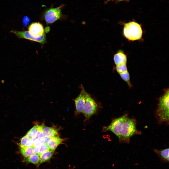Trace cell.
Masks as SVG:
<instances>
[{
    "label": "cell",
    "instance_id": "obj_29",
    "mask_svg": "<svg viewBox=\"0 0 169 169\" xmlns=\"http://www.w3.org/2000/svg\"><path fill=\"white\" fill-rule=\"evenodd\" d=\"M124 0H118V1H119Z\"/></svg>",
    "mask_w": 169,
    "mask_h": 169
},
{
    "label": "cell",
    "instance_id": "obj_10",
    "mask_svg": "<svg viewBox=\"0 0 169 169\" xmlns=\"http://www.w3.org/2000/svg\"><path fill=\"white\" fill-rule=\"evenodd\" d=\"M154 152L159 157L163 162H167L169 161V148H167L161 150L154 149Z\"/></svg>",
    "mask_w": 169,
    "mask_h": 169
},
{
    "label": "cell",
    "instance_id": "obj_5",
    "mask_svg": "<svg viewBox=\"0 0 169 169\" xmlns=\"http://www.w3.org/2000/svg\"><path fill=\"white\" fill-rule=\"evenodd\" d=\"M97 108V105L95 101L87 92L85 103L83 111L85 120L88 119L93 115L96 111Z\"/></svg>",
    "mask_w": 169,
    "mask_h": 169
},
{
    "label": "cell",
    "instance_id": "obj_25",
    "mask_svg": "<svg viewBox=\"0 0 169 169\" xmlns=\"http://www.w3.org/2000/svg\"><path fill=\"white\" fill-rule=\"evenodd\" d=\"M33 141L31 138H29L24 147H29L33 146Z\"/></svg>",
    "mask_w": 169,
    "mask_h": 169
},
{
    "label": "cell",
    "instance_id": "obj_24",
    "mask_svg": "<svg viewBox=\"0 0 169 169\" xmlns=\"http://www.w3.org/2000/svg\"><path fill=\"white\" fill-rule=\"evenodd\" d=\"M30 19L27 16H24L23 18V22L24 26H27L29 23Z\"/></svg>",
    "mask_w": 169,
    "mask_h": 169
},
{
    "label": "cell",
    "instance_id": "obj_8",
    "mask_svg": "<svg viewBox=\"0 0 169 169\" xmlns=\"http://www.w3.org/2000/svg\"><path fill=\"white\" fill-rule=\"evenodd\" d=\"M86 93L82 87L80 94L74 99L76 112L77 114L83 112L86 101Z\"/></svg>",
    "mask_w": 169,
    "mask_h": 169
},
{
    "label": "cell",
    "instance_id": "obj_22",
    "mask_svg": "<svg viewBox=\"0 0 169 169\" xmlns=\"http://www.w3.org/2000/svg\"><path fill=\"white\" fill-rule=\"evenodd\" d=\"M45 126L44 124L38 125L36 137L38 138L43 137L42 130Z\"/></svg>",
    "mask_w": 169,
    "mask_h": 169
},
{
    "label": "cell",
    "instance_id": "obj_12",
    "mask_svg": "<svg viewBox=\"0 0 169 169\" xmlns=\"http://www.w3.org/2000/svg\"><path fill=\"white\" fill-rule=\"evenodd\" d=\"M43 136L51 137H59L58 131L54 127H45L42 130Z\"/></svg>",
    "mask_w": 169,
    "mask_h": 169
},
{
    "label": "cell",
    "instance_id": "obj_9",
    "mask_svg": "<svg viewBox=\"0 0 169 169\" xmlns=\"http://www.w3.org/2000/svg\"><path fill=\"white\" fill-rule=\"evenodd\" d=\"M28 29L30 34L35 38L41 37L45 32L42 25L39 22L32 23L29 27Z\"/></svg>",
    "mask_w": 169,
    "mask_h": 169
},
{
    "label": "cell",
    "instance_id": "obj_15",
    "mask_svg": "<svg viewBox=\"0 0 169 169\" xmlns=\"http://www.w3.org/2000/svg\"><path fill=\"white\" fill-rule=\"evenodd\" d=\"M39 160L40 156L38 154H33L30 156L25 157L23 161L38 165Z\"/></svg>",
    "mask_w": 169,
    "mask_h": 169
},
{
    "label": "cell",
    "instance_id": "obj_4",
    "mask_svg": "<svg viewBox=\"0 0 169 169\" xmlns=\"http://www.w3.org/2000/svg\"><path fill=\"white\" fill-rule=\"evenodd\" d=\"M127 117V115L125 114L114 119L108 126L103 127V131H110L112 132L117 136L119 140L123 123Z\"/></svg>",
    "mask_w": 169,
    "mask_h": 169
},
{
    "label": "cell",
    "instance_id": "obj_19",
    "mask_svg": "<svg viewBox=\"0 0 169 169\" xmlns=\"http://www.w3.org/2000/svg\"><path fill=\"white\" fill-rule=\"evenodd\" d=\"M116 69L119 74L128 71L126 64H120L116 65Z\"/></svg>",
    "mask_w": 169,
    "mask_h": 169
},
{
    "label": "cell",
    "instance_id": "obj_21",
    "mask_svg": "<svg viewBox=\"0 0 169 169\" xmlns=\"http://www.w3.org/2000/svg\"><path fill=\"white\" fill-rule=\"evenodd\" d=\"M49 150L47 144L44 143L39 146L38 154L40 156L42 154Z\"/></svg>",
    "mask_w": 169,
    "mask_h": 169
},
{
    "label": "cell",
    "instance_id": "obj_11",
    "mask_svg": "<svg viewBox=\"0 0 169 169\" xmlns=\"http://www.w3.org/2000/svg\"><path fill=\"white\" fill-rule=\"evenodd\" d=\"M64 140L59 137H52L47 143L49 150L54 151L58 146Z\"/></svg>",
    "mask_w": 169,
    "mask_h": 169
},
{
    "label": "cell",
    "instance_id": "obj_1",
    "mask_svg": "<svg viewBox=\"0 0 169 169\" xmlns=\"http://www.w3.org/2000/svg\"><path fill=\"white\" fill-rule=\"evenodd\" d=\"M169 90H165L160 98L157 109L156 115L158 122L160 123L169 122Z\"/></svg>",
    "mask_w": 169,
    "mask_h": 169
},
{
    "label": "cell",
    "instance_id": "obj_18",
    "mask_svg": "<svg viewBox=\"0 0 169 169\" xmlns=\"http://www.w3.org/2000/svg\"><path fill=\"white\" fill-rule=\"evenodd\" d=\"M38 125H36L30 129L27 133L26 135L29 138L36 137Z\"/></svg>",
    "mask_w": 169,
    "mask_h": 169
},
{
    "label": "cell",
    "instance_id": "obj_20",
    "mask_svg": "<svg viewBox=\"0 0 169 169\" xmlns=\"http://www.w3.org/2000/svg\"><path fill=\"white\" fill-rule=\"evenodd\" d=\"M45 139L44 136L37 138L34 142L33 146L34 147L39 146L41 145L44 143Z\"/></svg>",
    "mask_w": 169,
    "mask_h": 169
},
{
    "label": "cell",
    "instance_id": "obj_17",
    "mask_svg": "<svg viewBox=\"0 0 169 169\" xmlns=\"http://www.w3.org/2000/svg\"><path fill=\"white\" fill-rule=\"evenodd\" d=\"M119 74L122 78L127 83L128 85L130 87H131L130 75L128 71L121 73Z\"/></svg>",
    "mask_w": 169,
    "mask_h": 169
},
{
    "label": "cell",
    "instance_id": "obj_3",
    "mask_svg": "<svg viewBox=\"0 0 169 169\" xmlns=\"http://www.w3.org/2000/svg\"><path fill=\"white\" fill-rule=\"evenodd\" d=\"M123 33L128 40L134 41L141 38L142 31L140 24L134 22H131L125 24Z\"/></svg>",
    "mask_w": 169,
    "mask_h": 169
},
{
    "label": "cell",
    "instance_id": "obj_23",
    "mask_svg": "<svg viewBox=\"0 0 169 169\" xmlns=\"http://www.w3.org/2000/svg\"><path fill=\"white\" fill-rule=\"evenodd\" d=\"M29 139V138L26 135L23 137L21 139L20 142L19 143L20 147H24Z\"/></svg>",
    "mask_w": 169,
    "mask_h": 169
},
{
    "label": "cell",
    "instance_id": "obj_7",
    "mask_svg": "<svg viewBox=\"0 0 169 169\" xmlns=\"http://www.w3.org/2000/svg\"><path fill=\"white\" fill-rule=\"evenodd\" d=\"M11 32L14 34L18 38H23L38 42L41 44L45 43L46 42L45 32L41 37L35 38L32 36L28 31H17L12 30Z\"/></svg>",
    "mask_w": 169,
    "mask_h": 169
},
{
    "label": "cell",
    "instance_id": "obj_27",
    "mask_svg": "<svg viewBox=\"0 0 169 169\" xmlns=\"http://www.w3.org/2000/svg\"><path fill=\"white\" fill-rule=\"evenodd\" d=\"M45 139V142L44 143L47 144L49 141L52 137H44Z\"/></svg>",
    "mask_w": 169,
    "mask_h": 169
},
{
    "label": "cell",
    "instance_id": "obj_13",
    "mask_svg": "<svg viewBox=\"0 0 169 169\" xmlns=\"http://www.w3.org/2000/svg\"><path fill=\"white\" fill-rule=\"evenodd\" d=\"M114 60L115 64H126L127 62L126 55L121 51H119L114 55Z\"/></svg>",
    "mask_w": 169,
    "mask_h": 169
},
{
    "label": "cell",
    "instance_id": "obj_16",
    "mask_svg": "<svg viewBox=\"0 0 169 169\" xmlns=\"http://www.w3.org/2000/svg\"><path fill=\"white\" fill-rule=\"evenodd\" d=\"M53 153V151L49 150L40 155L38 165L49 160L52 157Z\"/></svg>",
    "mask_w": 169,
    "mask_h": 169
},
{
    "label": "cell",
    "instance_id": "obj_14",
    "mask_svg": "<svg viewBox=\"0 0 169 169\" xmlns=\"http://www.w3.org/2000/svg\"><path fill=\"white\" fill-rule=\"evenodd\" d=\"M34 147L33 146L29 147H20V150L21 154L25 157H27L33 154Z\"/></svg>",
    "mask_w": 169,
    "mask_h": 169
},
{
    "label": "cell",
    "instance_id": "obj_2",
    "mask_svg": "<svg viewBox=\"0 0 169 169\" xmlns=\"http://www.w3.org/2000/svg\"><path fill=\"white\" fill-rule=\"evenodd\" d=\"M138 132L136 129L135 120L127 117L123 123L119 140L120 142L128 143L130 138Z\"/></svg>",
    "mask_w": 169,
    "mask_h": 169
},
{
    "label": "cell",
    "instance_id": "obj_26",
    "mask_svg": "<svg viewBox=\"0 0 169 169\" xmlns=\"http://www.w3.org/2000/svg\"><path fill=\"white\" fill-rule=\"evenodd\" d=\"M39 148V146L34 147L33 150V154H38Z\"/></svg>",
    "mask_w": 169,
    "mask_h": 169
},
{
    "label": "cell",
    "instance_id": "obj_28",
    "mask_svg": "<svg viewBox=\"0 0 169 169\" xmlns=\"http://www.w3.org/2000/svg\"><path fill=\"white\" fill-rule=\"evenodd\" d=\"M4 81H5L4 80H2L1 81V83H4Z\"/></svg>",
    "mask_w": 169,
    "mask_h": 169
},
{
    "label": "cell",
    "instance_id": "obj_30",
    "mask_svg": "<svg viewBox=\"0 0 169 169\" xmlns=\"http://www.w3.org/2000/svg\"><path fill=\"white\" fill-rule=\"evenodd\" d=\"M107 0V1L106 2H108V1H110V0Z\"/></svg>",
    "mask_w": 169,
    "mask_h": 169
},
{
    "label": "cell",
    "instance_id": "obj_6",
    "mask_svg": "<svg viewBox=\"0 0 169 169\" xmlns=\"http://www.w3.org/2000/svg\"><path fill=\"white\" fill-rule=\"evenodd\" d=\"M61 15V7L60 6L48 10L45 13L44 18L47 24H51L59 19Z\"/></svg>",
    "mask_w": 169,
    "mask_h": 169
}]
</instances>
